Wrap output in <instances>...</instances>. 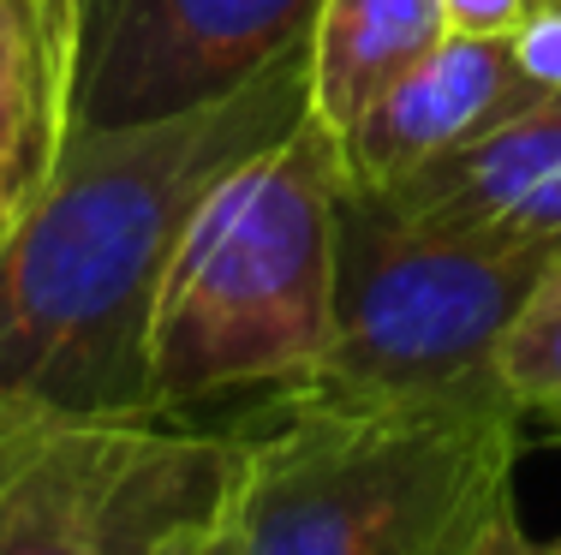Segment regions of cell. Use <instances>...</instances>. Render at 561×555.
<instances>
[{
    "mask_svg": "<svg viewBox=\"0 0 561 555\" xmlns=\"http://www.w3.org/2000/svg\"><path fill=\"white\" fill-rule=\"evenodd\" d=\"M514 55L543 96H561V0H538L514 31Z\"/></svg>",
    "mask_w": 561,
    "mask_h": 555,
    "instance_id": "obj_12",
    "label": "cell"
},
{
    "mask_svg": "<svg viewBox=\"0 0 561 555\" xmlns=\"http://www.w3.org/2000/svg\"><path fill=\"white\" fill-rule=\"evenodd\" d=\"M448 7V31L460 36H514L538 0H443Z\"/></svg>",
    "mask_w": 561,
    "mask_h": 555,
    "instance_id": "obj_13",
    "label": "cell"
},
{
    "mask_svg": "<svg viewBox=\"0 0 561 555\" xmlns=\"http://www.w3.org/2000/svg\"><path fill=\"white\" fill-rule=\"evenodd\" d=\"M448 36L443 0H317L311 12V120L335 143L358 131L377 96Z\"/></svg>",
    "mask_w": 561,
    "mask_h": 555,
    "instance_id": "obj_10",
    "label": "cell"
},
{
    "mask_svg": "<svg viewBox=\"0 0 561 555\" xmlns=\"http://www.w3.org/2000/svg\"><path fill=\"white\" fill-rule=\"evenodd\" d=\"M550 257L424 228L346 185L329 347L305 389L346 406H514L496 347Z\"/></svg>",
    "mask_w": 561,
    "mask_h": 555,
    "instance_id": "obj_4",
    "label": "cell"
},
{
    "mask_svg": "<svg viewBox=\"0 0 561 555\" xmlns=\"http://www.w3.org/2000/svg\"><path fill=\"white\" fill-rule=\"evenodd\" d=\"M478 555H561V537H550V544H531V537L519 532V513H507L496 532L478 544Z\"/></svg>",
    "mask_w": 561,
    "mask_h": 555,
    "instance_id": "obj_14",
    "label": "cell"
},
{
    "mask_svg": "<svg viewBox=\"0 0 561 555\" xmlns=\"http://www.w3.org/2000/svg\"><path fill=\"white\" fill-rule=\"evenodd\" d=\"M317 0H78V126L227 96L311 31Z\"/></svg>",
    "mask_w": 561,
    "mask_h": 555,
    "instance_id": "obj_6",
    "label": "cell"
},
{
    "mask_svg": "<svg viewBox=\"0 0 561 555\" xmlns=\"http://www.w3.org/2000/svg\"><path fill=\"white\" fill-rule=\"evenodd\" d=\"M311 108V43L197 108L78 126L43 204L0 245V436L144 418L150 323L192 209Z\"/></svg>",
    "mask_w": 561,
    "mask_h": 555,
    "instance_id": "obj_1",
    "label": "cell"
},
{
    "mask_svg": "<svg viewBox=\"0 0 561 555\" xmlns=\"http://www.w3.org/2000/svg\"><path fill=\"white\" fill-rule=\"evenodd\" d=\"M341 192V143L311 108L209 185L156 293V413L192 418L227 394H293L317 377L335 299Z\"/></svg>",
    "mask_w": 561,
    "mask_h": 555,
    "instance_id": "obj_3",
    "label": "cell"
},
{
    "mask_svg": "<svg viewBox=\"0 0 561 555\" xmlns=\"http://www.w3.org/2000/svg\"><path fill=\"white\" fill-rule=\"evenodd\" d=\"M514 406L270 394L239 425L221 555H478L514 508Z\"/></svg>",
    "mask_w": 561,
    "mask_h": 555,
    "instance_id": "obj_2",
    "label": "cell"
},
{
    "mask_svg": "<svg viewBox=\"0 0 561 555\" xmlns=\"http://www.w3.org/2000/svg\"><path fill=\"white\" fill-rule=\"evenodd\" d=\"M239 425L180 413L78 418L0 436V555H156L216 520Z\"/></svg>",
    "mask_w": 561,
    "mask_h": 555,
    "instance_id": "obj_5",
    "label": "cell"
},
{
    "mask_svg": "<svg viewBox=\"0 0 561 555\" xmlns=\"http://www.w3.org/2000/svg\"><path fill=\"white\" fill-rule=\"evenodd\" d=\"M394 216L514 251H561V96H531L466 143L407 167L389 185H358Z\"/></svg>",
    "mask_w": 561,
    "mask_h": 555,
    "instance_id": "obj_7",
    "label": "cell"
},
{
    "mask_svg": "<svg viewBox=\"0 0 561 555\" xmlns=\"http://www.w3.org/2000/svg\"><path fill=\"white\" fill-rule=\"evenodd\" d=\"M538 84L514 55V36H460L448 31L419 66L394 78L377 108L341 143L346 185H389L407 167L466 143L472 131L496 126L502 114L526 108Z\"/></svg>",
    "mask_w": 561,
    "mask_h": 555,
    "instance_id": "obj_8",
    "label": "cell"
},
{
    "mask_svg": "<svg viewBox=\"0 0 561 555\" xmlns=\"http://www.w3.org/2000/svg\"><path fill=\"white\" fill-rule=\"evenodd\" d=\"M496 377L502 394L514 401L519 425L538 418L550 436H561V251L538 269L531 293L519 299L496 347Z\"/></svg>",
    "mask_w": 561,
    "mask_h": 555,
    "instance_id": "obj_11",
    "label": "cell"
},
{
    "mask_svg": "<svg viewBox=\"0 0 561 555\" xmlns=\"http://www.w3.org/2000/svg\"><path fill=\"white\" fill-rule=\"evenodd\" d=\"M78 131V0H0V245Z\"/></svg>",
    "mask_w": 561,
    "mask_h": 555,
    "instance_id": "obj_9",
    "label": "cell"
},
{
    "mask_svg": "<svg viewBox=\"0 0 561 555\" xmlns=\"http://www.w3.org/2000/svg\"><path fill=\"white\" fill-rule=\"evenodd\" d=\"M156 555H221V525L216 520H197V525H180Z\"/></svg>",
    "mask_w": 561,
    "mask_h": 555,
    "instance_id": "obj_15",
    "label": "cell"
}]
</instances>
